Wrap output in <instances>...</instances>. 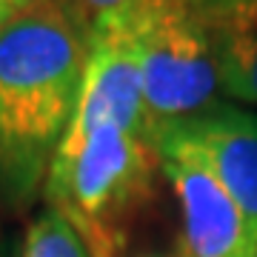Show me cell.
Masks as SVG:
<instances>
[{"instance_id": "obj_6", "label": "cell", "mask_w": 257, "mask_h": 257, "mask_svg": "<svg viewBox=\"0 0 257 257\" xmlns=\"http://www.w3.org/2000/svg\"><path fill=\"white\" fill-rule=\"evenodd\" d=\"M157 146L183 149L203 160L237 197L257 234V114L217 103L169 123L155 138Z\"/></svg>"}, {"instance_id": "obj_7", "label": "cell", "mask_w": 257, "mask_h": 257, "mask_svg": "<svg viewBox=\"0 0 257 257\" xmlns=\"http://www.w3.org/2000/svg\"><path fill=\"white\" fill-rule=\"evenodd\" d=\"M226 97L257 106V0H197Z\"/></svg>"}, {"instance_id": "obj_10", "label": "cell", "mask_w": 257, "mask_h": 257, "mask_svg": "<svg viewBox=\"0 0 257 257\" xmlns=\"http://www.w3.org/2000/svg\"><path fill=\"white\" fill-rule=\"evenodd\" d=\"M37 3H43V0H0V29H6L18 18H23Z\"/></svg>"}, {"instance_id": "obj_12", "label": "cell", "mask_w": 257, "mask_h": 257, "mask_svg": "<svg viewBox=\"0 0 257 257\" xmlns=\"http://www.w3.org/2000/svg\"><path fill=\"white\" fill-rule=\"evenodd\" d=\"M0 257H9V254H6V251H0Z\"/></svg>"}, {"instance_id": "obj_3", "label": "cell", "mask_w": 257, "mask_h": 257, "mask_svg": "<svg viewBox=\"0 0 257 257\" xmlns=\"http://www.w3.org/2000/svg\"><path fill=\"white\" fill-rule=\"evenodd\" d=\"M114 15L140 57L152 146L169 123L217 106L220 74L197 0H132Z\"/></svg>"}, {"instance_id": "obj_8", "label": "cell", "mask_w": 257, "mask_h": 257, "mask_svg": "<svg viewBox=\"0 0 257 257\" xmlns=\"http://www.w3.org/2000/svg\"><path fill=\"white\" fill-rule=\"evenodd\" d=\"M23 257H92L80 234L57 214L55 209H43L29 223L23 240Z\"/></svg>"}, {"instance_id": "obj_9", "label": "cell", "mask_w": 257, "mask_h": 257, "mask_svg": "<svg viewBox=\"0 0 257 257\" xmlns=\"http://www.w3.org/2000/svg\"><path fill=\"white\" fill-rule=\"evenodd\" d=\"M60 3H63L66 9H69V15L83 26V32H89L97 20L120 12L123 6H128L132 0H60Z\"/></svg>"}, {"instance_id": "obj_1", "label": "cell", "mask_w": 257, "mask_h": 257, "mask_svg": "<svg viewBox=\"0 0 257 257\" xmlns=\"http://www.w3.org/2000/svg\"><path fill=\"white\" fill-rule=\"evenodd\" d=\"M86 49L60 0L0 29V206H23L43 189L77 106Z\"/></svg>"}, {"instance_id": "obj_2", "label": "cell", "mask_w": 257, "mask_h": 257, "mask_svg": "<svg viewBox=\"0 0 257 257\" xmlns=\"http://www.w3.org/2000/svg\"><path fill=\"white\" fill-rule=\"evenodd\" d=\"M160 155L152 140L117 126L60 140L43 197L72 226L92 257H123L132 226L155 192Z\"/></svg>"}, {"instance_id": "obj_11", "label": "cell", "mask_w": 257, "mask_h": 257, "mask_svg": "<svg viewBox=\"0 0 257 257\" xmlns=\"http://www.w3.org/2000/svg\"><path fill=\"white\" fill-rule=\"evenodd\" d=\"M143 257H177V254H143ZM183 257V254H180Z\"/></svg>"}, {"instance_id": "obj_4", "label": "cell", "mask_w": 257, "mask_h": 257, "mask_svg": "<svg viewBox=\"0 0 257 257\" xmlns=\"http://www.w3.org/2000/svg\"><path fill=\"white\" fill-rule=\"evenodd\" d=\"M86 43L80 94L63 140L86 138L100 126H117L146 138L143 72L126 26L117 15H109L86 32Z\"/></svg>"}, {"instance_id": "obj_5", "label": "cell", "mask_w": 257, "mask_h": 257, "mask_svg": "<svg viewBox=\"0 0 257 257\" xmlns=\"http://www.w3.org/2000/svg\"><path fill=\"white\" fill-rule=\"evenodd\" d=\"M160 172L183 211V257H257V234L237 197L194 155L157 146Z\"/></svg>"}]
</instances>
